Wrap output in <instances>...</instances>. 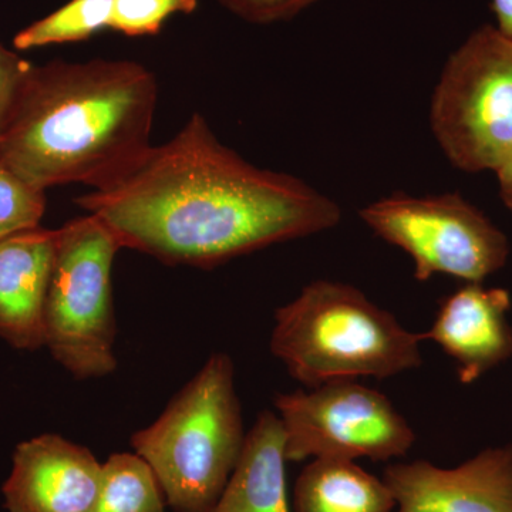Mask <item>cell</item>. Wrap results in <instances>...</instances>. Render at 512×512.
<instances>
[{
	"instance_id": "obj_1",
	"label": "cell",
	"mask_w": 512,
	"mask_h": 512,
	"mask_svg": "<svg viewBox=\"0 0 512 512\" xmlns=\"http://www.w3.org/2000/svg\"><path fill=\"white\" fill-rule=\"evenodd\" d=\"M121 247L211 269L335 228L339 204L301 178L248 163L200 113L106 190L76 198Z\"/></svg>"
},
{
	"instance_id": "obj_2",
	"label": "cell",
	"mask_w": 512,
	"mask_h": 512,
	"mask_svg": "<svg viewBox=\"0 0 512 512\" xmlns=\"http://www.w3.org/2000/svg\"><path fill=\"white\" fill-rule=\"evenodd\" d=\"M157 103L156 74L141 63L35 64L0 141V161L43 191L106 190L153 147Z\"/></svg>"
},
{
	"instance_id": "obj_3",
	"label": "cell",
	"mask_w": 512,
	"mask_h": 512,
	"mask_svg": "<svg viewBox=\"0 0 512 512\" xmlns=\"http://www.w3.org/2000/svg\"><path fill=\"white\" fill-rule=\"evenodd\" d=\"M421 342V333L404 328L356 286L319 279L275 312L269 345L296 382L315 389L417 369Z\"/></svg>"
},
{
	"instance_id": "obj_4",
	"label": "cell",
	"mask_w": 512,
	"mask_h": 512,
	"mask_svg": "<svg viewBox=\"0 0 512 512\" xmlns=\"http://www.w3.org/2000/svg\"><path fill=\"white\" fill-rule=\"evenodd\" d=\"M247 433L227 353L208 357L164 412L131 437L175 512H210L234 473Z\"/></svg>"
},
{
	"instance_id": "obj_5",
	"label": "cell",
	"mask_w": 512,
	"mask_h": 512,
	"mask_svg": "<svg viewBox=\"0 0 512 512\" xmlns=\"http://www.w3.org/2000/svg\"><path fill=\"white\" fill-rule=\"evenodd\" d=\"M121 244L93 214L57 228L47 286L45 348L77 380L116 372L113 265Z\"/></svg>"
},
{
	"instance_id": "obj_6",
	"label": "cell",
	"mask_w": 512,
	"mask_h": 512,
	"mask_svg": "<svg viewBox=\"0 0 512 512\" xmlns=\"http://www.w3.org/2000/svg\"><path fill=\"white\" fill-rule=\"evenodd\" d=\"M430 127L448 161L466 173L497 171L512 157V39L485 25L439 77Z\"/></svg>"
},
{
	"instance_id": "obj_7",
	"label": "cell",
	"mask_w": 512,
	"mask_h": 512,
	"mask_svg": "<svg viewBox=\"0 0 512 512\" xmlns=\"http://www.w3.org/2000/svg\"><path fill=\"white\" fill-rule=\"evenodd\" d=\"M359 217L413 259L419 282L447 275L483 284L510 256L507 235L457 192L427 197L393 192L363 207Z\"/></svg>"
},
{
	"instance_id": "obj_8",
	"label": "cell",
	"mask_w": 512,
	"mask_h": 512,
	"mask_svg": "<svg viewBox=\"0 0 512 512\" xmlns=\"http://www.w3.org/2000/svg\"><path fill=\"white\" fill-rule=\"evenodd\" d=\"M285 434L286 460L404 457L416 433L389 397L356 380H336L275 397Z\"/></svg>"
},
{
	"instance_id": "obj_9",
	"label": "cell",
	"mask_w": 512,
	"mask_h": 512,
	"mask_svg": "<svg viewBox=\"0 0 512 512\" xmlns=\"http://www.w3.org/2000/svg\"><path fill=\"white\" fill-rule=\"evenodd\" d=\"M383 480L397 512H512V443L453 468L426 460L390 464Z\"/></svg>"
},
{
	"instance_id": "obj_10",
	"label": "cell",
	"mask_w": 512,
	"mask_h": 512,
	"mask_svg": "<svg viewBox=\"0 0 512 512\" xmlns=\"http://www.w3.org/2000/svg\"><path fill=\"white\" fill-rule=\"evenodd\" d=\"M101 463L89 448L46 433L18 444L3 483L8 512H92Z\"/></svg>"
},
{
	"instance_id": "obj_11",
	"label": "cell",
	"mask_w": 512,
	"mask_h": 512,
	"mask_svg": "<svg viewBox=\"0 0 512 512\" xmlns=\"http://www.w3.org/2000/svg\"><path fill=\"white\" fill-rule=\"evenodd\" d=\"M511 295L504 288L466 284L440 303L423 340H433L456 362L458 380L476 382L512 357Z\"/></svg>"
},
{
	"instance_id": "obj_12",
	"label": "cell",
	"mask_w": 512,
	"mask_h": 512,
	"mask_svg": "<svg viewBox=\"0 0 512 512\" xmlns=\"http://www.w3.org/2000/svg\"><path fill=\"white\" fill-rule=\"evenodd\" d=\"M57 229H23L0 238V339L13 349L45 348L43 312Z\"/></svg>"
},
{
	"instance_id": "obj_13",
	"label": "cell",
	"mask_w": 512,
	"mask_h": 512,
	"mask_svg": "<svg viewBox=\"0 0 512 512\" xmlns=\"http://www.w3.org/2000/svg\"><path fill=\"white\" fill-rule=\"evenodd\" d=\"M286 461L281 419L264 410L247 433L234 473L210 512H291Z\"/></svg>"
},
{
	"instance_id": "obj_14",
	"label": "cell",
	"mask_w": 512,
	"mask_h": 512,
	"mask_svg": "<svg viewBox=\"0 0 512 512\" xmlns=\"http://www.w3.org/2000/svg\"><path fill=\"white\" fill-rule=\"evenodd\" d=\"M295 512H392V491L383 478L353 460L313 458L293 490Z\"/></svg>"
},
{
	"instance_id": "obj_15",
	"label": "cell",
	"mask_w": 512,
	"mask_h": 512,
	"mask_svg": "<svg viewBox=\"0 0 512 512\" xmlns=\"http://www.w3.org/2000/svg\"><path fill=\"white\" fill-rule=\"evenodd\" d=\"M165 495L153 468L138 454H111L101 464L92 512H164Z\"/></svg>"
},
{
	"instance_id": "obj_16",
	"label": "cell",
	"mask_w": 512,
	"mask_h": 512,
	"mask_svg": "<svg viewBox=\"0 0 512 512\" xmlns=\"http://www.w3.org/2000/svg\"><path fill=\"white\" fill-rule=\"evenodd\" d=\"M114 0H70L69 3L36 20L13 37L20 52L63 43L83 42L109 29Z\"/></svg>"
},
{
	"instance_id": "obj_17",
	"label": "cell",
	"mask_w": 512,
	"mask_h": 512,
	"mask_svg": "<svg viewBox=\"0 0 512 512\" xmlns=\"http://www.w3.org/2000/svg\"><path fill=\"white\" fill-rule=\"evenodd\" d=\"M46 205V191L29 184L0 161V238L39 227Z\"/></svg>"
},
{
	"instance_id": "obj_18",
	"label": "cell",
	"mask_w": 512,
	"mask_h": 512,
	"mask_svg": "<svg viewBox=\"0 0 512 512\" xmlns=\"http://www.w3.org/2000/svg\"><path fill=\"white\" fill-rule=\"evenodd\" d=\"M198 0H114L109 29L128 37L154 36L175 13L191 15Z\"/></svg>"
},
{
	"instance_id": "obj_19",
	"label": "cell",
	"mask_w": 512,
	"mask_h": 512,
	"mask_svg": "<svg viewBox=\"0 0 512 512\" xmlns=\"http://www.w3.org/2000/svg\"><path fill=\"white\" fill-rule=\"evenodd\" d=\"M35 64L0 42V141L18 106Z\"/></svg>"
},
{
	"instance_id": "obj_20",
	"label": "cell",
	"mask_w": 512,
	"mask_h": 512,
	"mask_svg": "<svg viewBox=\"0 0 512 512\" xmlns=\"http://www.w3.org/2000/svg\"><path fill=\"white\" fill-rule=\"evenodd\" d=\"M225 9L255 25L282 22L313 5L316 0H218Z\"/></svg>"
},
{
	"instance_id": "obj_21",
	"label": "cell",
	"mask_w": 512,
	"mask_h": 512,
	"mask_svg": "<svg viewBox=\"0 0 512 512\" xmlns=\"http://www.w3.org/2000/svg\"><path fill=\"white\" fill-rule=\"evenodd\" d=\"M491 9L497 19L495 28L512 39V0H493Z\"/></svg>"
},
{
	"instance_id": "obj_22",
	"label": "cell",
	"mask_w": 512,
	"mask_h": 512,
	"mask_svg": "<svg viewBox=\"0 0 512 512\" xmlns=\"http://www.w3.org/2000/svg\"><path fill=\"white\" fill-rule=\"evenodd\" d=\"M497 174L498 187H500V197L504 201L505 207L512 212V157L495 171Z\"/></svg>"
}]
</instances>
